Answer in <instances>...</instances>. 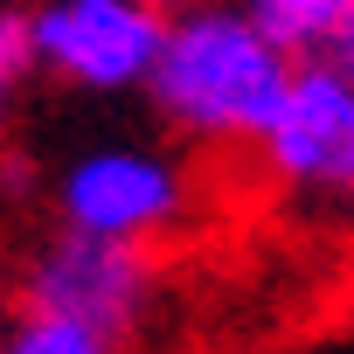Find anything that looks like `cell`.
<instances>
[{
    "instance_id": "cell-1",
    "label": "cell",
    "mask_w": 354,
    "mask_h": 354,
    "mask_svg": "<svg viewBox=\"0 0 354 354\" xmlns=\"http://www.w3.org/2000/svg\"><path fill=\"white\" fill-rule=\"evenodd\" d=\"M146 91L174 132H188L202 146H236V139L271 132L292 91V56H278L236 8L209 0V8L167 15Z\"/></svg>"
},
{
    "instance_id": "cell-2",
    "label": "cell",
    "mask_w": 354,
    "mask_h": 354,
    "mask_svg": "<svg viewBox=\"0 0 354 354\" xmlns=\"http://www.w3.org/2000/svg\"><path fill=\"white\" fill-rule=\"evenodd\" d=\"M188 209V174L153 146H91L56 174V216L70 236L97 243H153Z\"/></svg>"
},
{
    "instance_id": "cell-3",
    "label": "cell",
    "mask_w": 354,
    "mask_h": 354,
    "mask_svg": "<svg viewBox=\"0 0 354 354\" xmlns=\"http://www.w3.org/2000/svg\"><path fill=\"white\" fill-rule=\"evenodd\" d=\"M146 299H153V250L139 243H97L56 230L21 271V313L91 326L111 347L146 319Z\"/></svg>"
},
{
    "instance_id": "cell-4",
    "label": "cell",
    "mask_w": 354,
    "mask_h": 354,
    "mask_svg": "<svg viewBox=\"0 0 354 354\" xmlns=\"http://www.w3.org/2000/svg\"><path fill=\"white\" fill-rule=\"evenodd\" d=\"M167 15L139 0H35L28 8V49L35 70L84 84V91H132L153 77Z\"/></svg>"
},
{
    "instance_id": "cell-5",
    "label": "cell",
    "mask_w": 354,
    "mask_h": 354,
    "mask_svg": "<svg viewBox=\"0 0 354 354\" xmlns=\"http://www.w3.org/2000/svg\"><path fill=\"white\" fill-rule=\"evenodd\" d=\"M278 181L306 195H340L354 202V84L333 63H292V91L257 139Z\"/></svg>"
},
{
    "instance_id": "cell-6",
    "label": "cell",
    "mask_w": 354,
    "mask_h": 354,
    "mask_svg": "<svg viewBox=\"0 0 354 354\" xmlns=\"http://www.w3.org/2000/svg\"><path fill=\"white\" fill-rule=\"evenodd\" d=\"M0 354H118L104 333L91 326H70V319H42V313H21L0 340Z\"/></svg>"
},
{
    "instance_id": "cell-7",
    "label": "cell",
    "mask_w": 354,
    "mask_h": 354,
    "mask_svg": "<svg viewBox=\"0 0 354 354\" xmlns=\"http://www.w3.org/2000/svg\"><path fill=\"white\" fill-rule=\"evenodd\" d=\"M35 77V49H28V8H0V118L21 97V84Z\"/></svg>"
},
{
    "instance_id": "cell-8",
    "label": "cell",
    "mask_w": 354,
    "mask_h": 354,
    "mask_svg": "<svg viewBox=\"0 0 354 354\" xmlns=\"http://www.w3.org/2000/svg\"><path fill=\"white\" fill-rule=\"evenodd\" d=\"M139 8H153V15H188V8H209V0H139Z\"/></svg>"
}]
</instances>
